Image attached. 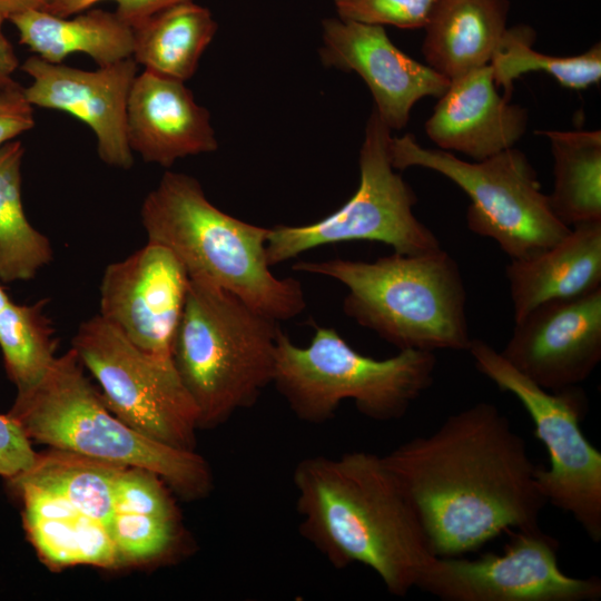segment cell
Returning <instances> with one entry per match:
<instances>
[{
    "label": "cell",
    "instance_id": "cell-1",
    "mask_svg": "<svg viewBox=\"0 0 601 601\" xmlns=\"http://www.w3.org/2000/svg\"><path fill=\"white\" fill-rule=\"evenodd\" d=\"M383 460L414 505L435 556H460L512 530L539 529L546 505L525 440L497 406L450 415Z\"/></svg>",
    "mask_w": 601,
    "mask_h": 601
},
{
    "label": "cell",
    "instance_id": "cell-2",
    "mask_svg": "<svg viewBox=\"0 0 601 601\" xmlns=\"http://www.w3.org/2000/svg\"><path fill=\"white\" fill-rule=\"evenodd\" d=\"M299 532L334 568L373 570L405 597L435 556L417 512L383 456L365 451L314 455L293 472Z\"/></svg>",
    "mask_w": 601,
    "mask_h": 601
},
{
    "label": "cell",
    "instance_id": "cell-3",
    "mask_svg": "<svg viewBox=\"0 0 601 601\" xmlns=\"http://www.w3.org/2000/svg\"><path fill=\"white\" fill-rule=\"evenodd\" d=\"M140 216L148 242L171 250L189 278L230 292L278 322L305 309L300 282L278 278L270 270L266 256L269 228L214 206L196 178L166 171L146 196Z\"/></svg>",
    "mask_w": 601,
    "mask_h": 601
},
{
    "label": "cell",
    "instance_id": "cell-4",
    "mask_svg": "<svg viewBox=\"0 0 601 601\" xmlns=\"http://www.w3.org/2000/svg\"><path fill=\"white\" fill-rule=\"evenodd\" d=\"M293 269L343 284L348 290L344 313L400 351L470 347L463 277L456 260L442 248L394 253L374 262H298Z\"/></svg>",
    "mask_w": 601,
    "mask_h": 601
},
{
    "label": "cell",
    "instance_id": "cell-5",
    "mask_svg": "<svg viewBox=\"0 0 601 601\" xmlns=\"http://www.w3.org/2000/svg\"><path fill=\"white\" fill-rule=\"evenodd\" d=\"M279 322L204 279L189 278L171 359L199 428L253 406L273 383Z\"/></svg>",
    "mask_w": 601,
    "mask_h": 601
},
{
    "label": "cell",
    "instance_id": "cell-6",
    "mask_svg": "<svg viewBox=\"0 0 601 601\" xmlns=\"http://www.w3.org/2000/svg\"><path fill=\"white\" fill-rule=\"evenodd\" d=\"M8 414L30 441L151 471L183 499H203L213 490L211 470L201 455L139 433L107 407L72 348L55 358L33 388L17 394Z\"/></svg>",
    "mask_w": 601,
    "mask_h": 601
},
{
    "label": "cell",
    "instance_id": "cell-7",
    "mask_svg": "<svg viewBox=\"0 0 601 601\" xmlns=\"http://www.w3.org/2000/svg\"><path fill=\"white\" fill-rule=\"evenodd\" d=\"M435 367L433 352L402 349L376 359L355 351L336 329L315 326L305 347L279 334L272 384L306 423L331 420L347 400L364 416L388 422L402 418L432 385Z\"/></svg>",
    "mask_w": 601,
    "mask_h": 601
},
{
    "label": "cell",
    "instance_id": "cell-8",
    "mask_svg": "<svg viewBox=\"0 0 601 601\" xmlns=\"http://www.w3.org/2000/svg\"><path fill=\"white\" fill-rule=\"evenodd\" d=\"M388 155L395 169L423 167L456 184L471 199L470 230L493 239L511 259L532 257L571 229L555 217L535 170L514 147L470 162L450 151L424 148L406 134L391 136Z\"/></svg>",
    "mask_w": 601,
    "mask_h": 601
},
{
    "label": "cell",
    "instance_id": "cell-9",
    "mask_svg": "<svg viewBox=\"0 0 601 601\" xmlns=\"http://www.w3.org/2000/svg\"><path fill=\"white\" fill-rule=\"evenodd\" d=\"M479 372L501 391L513 394L546 447L549 467L536 466V486L559 510L570 513L585 534L601 541V453L584 436L580 422L588 405L581 388L548 391L513 367L495 348L472 338L467 349Z\"/></svg>",
    "mask_w": 601,
    "mask_h": 601
},
{
    "label": "cell",
    "instance_id": "cell-10",
    "mask_svg": "<svg viewBox=\"0 0 601 601\" xmlns=\"http://www.w3.org/2000/svg\"><path fill=\"white\" fill-rule=\"evenodd\" d=\"M391 129L374 109L359 151V185L354 195L329 216L308 225L269 228V266L324 245L370 240L416 255L441 248L437 237L413 213L416 196L394 171L390 155Z\"/></svg>",
    "mask_w": 601,
    "mask_h": 601
},
{
    "label": "cell",
    "instance_id": "cell-11",
    "mask_svg": "<svg viewBox=\"0 0 601 601\" xmlns=\"http://www.w3.org/2000/svg\"><path fill=\"white\" fill-rule=\"evenodd\" d=\"M71 348L118 418L168 446L195 451L198 411L171 356L140 349L99 314L80 324Z\"/></svg>",
    "mask_w": 601,
    "mask_h": 601
},
{
    "label": "cell",
    "instance_id": "cell-12",
    "mask_svg": "<svg viewBox=\"0 0 601 601\" xmlns=\"http://www.w3.org/2000/svg\"><path fill=\"white\" fill-rule=\"evenodd\" d=\"M502 553L433 556L416 588L443 601H597L598 577L574 578L558 562L560 543L539 529L512 530Z\"/></svg>",
    "mask_w": 601,
    "mask_h": 601
},
{
    "label": "cell",
    "instance_id": "cell-13",
    "mask_svg": "<svg viewBox=\"0 0 601 601\" xmlns=\"http://www.w3.org/2000/svg\"><path fill=\"white\" fill-rule=\"evenodd\" d=\"M188 284V273L175 254L147 242L106 267L99 315L140 349L171 356Z\"/></svg>",
    "mask_w": 601,
    "mask_h": 601
},
{
    "label": "cell",
    "instance_id": "cell-14",
    "mask_svg": "<svg viewBox=\"0 0 601 601\" xmlns=\"http://www.w3.org/2000/svg\"><path fill=\"white\" fill-rule=\"evenodd\" d=\"M500 353L548 391L578 386L601 359V288L534 307Z\"/></svg>",
    "mask_w": 601,
    "mask_h": 601
},
{
    "label": "cell",
    "instance_id": "cell-15",
    "mask_svg": "<svg viewBox=\"0 0 601 601\" xmlns=\"http://www.w3.org/2000/svg\"><path fill=\"white\" fill-rule=\"evenodd\" d=\"M20 68L32 79L23 88L32 106L62 111L86 124L97 138L98 156L106 165L120 169L132 166L126 121L137 76L132 57L88 71L32 56Z\"/></svg>",
    "mask_w": 601,
    "mask_h": 601
},
{
    "label": "cell",
    "instance_id": "cell-16",
    "mask_svg": "<svg viewBox=\"0 0 601 601\" xmlns=\"http://www.w3.org/2000/svg\"><path fill=\"white\" fill-rule=\"evenodd\" d=\"M321 59L327 67L355 71L368 86L384 124L402 129L423 97H441L450 79L401 51L383 26L329 18L323 21Z\"/></svg>",
    "mask_w": 601,
    "mask_h": 601
},
{
    "label": "cell",
    "instance_id": "cell-17",
    "mask_svg": "<svg viewBox=\"0 0 601 601\" xmlns=\"http://www.w3.org/2000/svg\"><path fill=\"white\" fill-rule=\"evenodd\" d=\"M490 65L450 80L426 120L430 139L475 161L514 147L528 126L524 108L497 92Z\"/></svg>",
    "mask_w": 601,
    "mask_h": 601
},
{
    "label": "cell",
    "instance_id": "cell-18",
    "mask_svg": "<svg viewBox=\"0 0 601 601\" xmlns=\"http://www.w3.org/2000/svg\"><path fill=\"white\" fill-rule=\"evenodd\" d=\"M126 121L130 149L146 162L170 167L218 147L208 110L184 81L146 69L132 82Z\"/></svg>",
    "mask_w": 601,
    "mask_h": 601
},
{
    "label": "cell",
    "instance_id": "cell-19",
    "mask_svg": "<svg viewBox=\"0 0 601 601\" xmlns=\"http://www.w3.org/2000/svg\"><path fill=\"white\" fill-rule=\"evenodd\" d=\"M166 483L154 472L124 467L107 524L120 565L164 561L184 543L177 509Z\"/></svg>",
    "mask_w": 601,
    "mask_h": 601
},
{
    "label": "cell",
    "instance_id": "cell-20",
    "mask_svg": "<svg viewBox=\"0 0 601 601\" xmlns=\"http://www.w3.org/2000/svg\"><path fill=\"white\" fill-rule=\"evenodd\" d=\"M514 322L534 307L601 288V220L571 227L553 246L506 266Z\"/></svg>",
    "mask_w": 601,
    "mask_h": 601
},
{
    "label": "cell",
    "instance_id": "cell-21",
    "mask_svg": "<svg viewBox=\"0 0 601 601\" xmlns=\"http://www.w3.org/2000/svg\"><path fill=\"white\" fill-rule=\"evenodd\" d=\"M9 482L21 499L24 529L43 562L52 568L121 566L105 523L55 493L19 480Z\"/></svg>",
    "mask_w": 601,
    "mask_h": 601
},
{
    "label": "cell",
    "instance_id": "cell-22",
    "mask_svg": "<svg viewBox=\"0 0 601 601\" xmlns=\"http://www.w3.org/2000/svg\"><path fill=\"white\" fill-rule=\"evenodd\" d=\"M509 7L508 0H437L424 26L427 66L451 80L489 65Z\"/></svg>",
    "mask_w": 601,
    "mask_h": 601
},
{
    "label": "cell",
    "instance_id": "cell-23",
    "mask_svg": "<svg viewBox=\"0 0 601 601\" xmlns=\"http://www.w3.org/2000/svg\"><path fill=\"white\" fill-rule=\"evenodd\" d=\"M8 20L19 42L51 63H61L75 52L86 53L98 67L132 57L134 29L116 12L90 8L70 18L31 9Z\"/></svg>",
    "mask_w": 601,
    "mask_h": 601
},
{
    "label": "cell",
    "instance_id": "cell-24",
    "mask_svg": "<svg viewBox=\"0 0 601 601\" xmlns=\"http://www.w3.org/2000/svg\"><path fill=\"white\" fill-rule=\"evenodd\" d=\"M216 30L207 8L193 0L176 3L134 28L132 58L146 70L185 82Z\"/></svg>",
    "mask_w": 601,
    "mask_h": 601
},
{
    "label": "cell",
    "instance_id": "cell-25",
    "mask_svg": "<svg viewBox=\"0 0 601 601\" xmlns=\"http://www.w3.org/2000/svg\"><path fill=\"white\" fill-rule=\"evenodd\" d=\"M551 145V210L569 228L601 220V131L540 130Z\"/></svg>",
    "mask_w": 601,
    "mask_h": 601
},
{
    "label": "cell",
    "instance_id": "cell-26",
    "mask_svg": "<svg viewBox=\"0 0 601 601\" xmlns=\"http://www.w3.org/2000/svg\"><path fill=\"white\" fill-rule=\"evenodd\" d=\"M24 147L19 139L0 146V280L32 279L53 258L47 236L28 220L21 198Z\"/></svg>",
    "mask_w": 601,
    "mask_h": 601
},
{
    "label": "cell",
    "instance_id": "cell-27",
    "mask_svg": "<svg viewBox=\"0 0 601 601\" xmlns=\"http://www.w3.org/2000/svg\"><path fill=\"white\" fill-rule=\"evenodd\" d=\"M124 467L127 466L51 447L38 453L29 470L9 480L55 493L107 526L114 509L116 481Z\"/></svg>",
    "mask_w": 601,
    "mask_h": 601
},
{
    "label": "cell",
    "instance_id": "cell-28",
    "mask_svg": "<svg viewBox=\"0 0 601 601\" xmlns=\"http://www.w3.org/2000/svg\"><path fill=\"white\" fill-rule=\"evenodd\" d=\"M535 32L525 24L506 28L490 66L496 87L503 88V96L511 97L513 82L530 71H544L570 89L581 90L595 85L601 79L600 42L581 55L556 57L533 49Z\"/></svg>",
    "mask_w": 601,
    "mask_h": 601
},
{
    "label": "cell",
    "instance_id": "cell-29",
    "mask_svg": "<svg viewBox=\"0 0 601 601\" xmlns=\"http://www.w3.org/2000/svg\"><path fill=\"white\" fill-rule=\"evenodd\" d=\"M47 300L11 302L0 312V349L6 372L21 394L33 388L53 363L55 328L43 313Z\"/></svg>",
    "mask_w": 601,
    "mask_h": 601
},
{
    "label": "cell",
    "instance_id": "cell-30",
    "mask_svg": "<svg viewBox=\"0 0 601 601\" xmlns=\"http://www.w3.org/2000/svg\"><path fill=\"white\" fill-rule=\"evenodd\" d=\"M437 0H334L338 18L365 24L424 28Z\"/></svg>",
    "mask_w": 601,
    "mask_h": 601
},
{
    "label": "cell",
    "instance_id": "cell-31",
    "mask_svg": "<svg viewBox=\"0 0 601 601\" xmlns=\"http://www.w3.org/2000/svg\"><path fill=\"white\" fill-rule=\"evenodd\" d=\"M105 1L115 2L117 16L134 29L159 11L190 0H52L45 11L70 17Z\"/></svg>",
    "mask_w": 601,
    "mask_h": 601
},
{
    "label": "cell",
    "instance_id": "cell-32",
    "mask_svg": "<svg viewBox=\"0 0 601 601\" xmlns=\"http://www.w3.org/2000/svg\"><path fill=\"white\" fill-rule=\"evenodd\" d=\"M37 455L20 424L9 414H0V475L9 480L26 472Z\"/></svg>",
    "mask_w": 601,
    "mask_h": 601
},
{
    "label": "cell",
    "instance_id": "cell-33",
    "mask_svg": "<svg viewBox=\"0 0 601 601\" xmlns=\"http://www.w3.org/2000/svg\"><path fill=\"white\" fill-rule=\"evenodd\" d=\"M35 126L32 105L18 83L0 91V146L16 139Z\"/></svg>",
    "mask_w": 601,
    "mask_h": 601
},
{
    "label": "cell",
    "instance_id": "cell-34",
    "mask_svg": "<svg viewBox=\"0 0 601 601\" xmlns=\"http://www.w3.org/2000/svg\"><path fill=\"white\" fill-rule=\"evenodd\" d=\"M7 19L0 14V91L18 85L13 73L19 67L14 48L3 32V22Z\"/></svg>",
    "mask_w": 601,
    "mask_h": 601
},
{
    "label": "cell",
    "instance_id": "cell-35",
    "mask_svg": "<svg viewBox=\"0 0 601 601\" xmlns=\"http://www.w3.org/2000/svg\"><path fill=\"white\" fill-rule=\"evenodd\" d=\"M52 0H0V14L7 20L16 13L38 9L45 10Z\"/></svg>",
    "mask_w": 601,
    "mask_h": 601
},
{
    "label": "cell",
    "instance_id": "cell-36",
    "mask_svg": "<svg viewBox=\"0 0 601 601\" xmlns=\"http://www.w3.org/2000/svg\"><path fill=\"white\" fill-rule=\"evenodd\" d=\"M12 300L9 298L0 280V312L8 306Z\"/></svg>",
    "mask_w": 601,
    "mask_h": 601
}]
</instances>
